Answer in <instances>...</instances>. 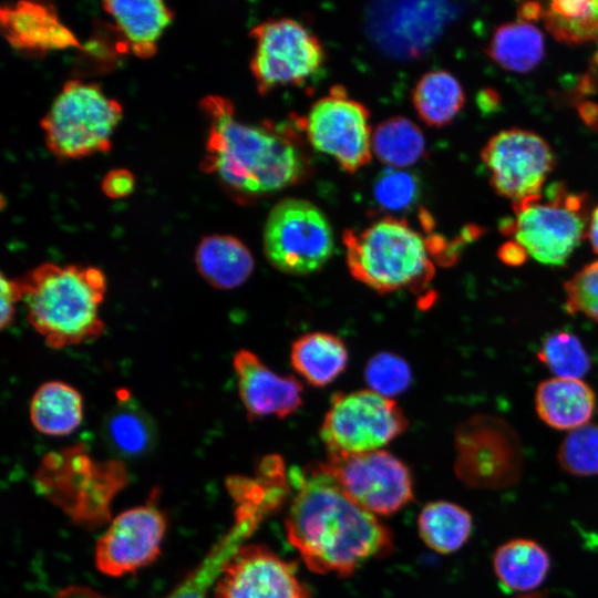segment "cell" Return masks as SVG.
Here are the masks:
<instances>
[{
  "mask_svg": "<svg viewBox=\"0 0 598 598\" xmlns=\"http://www.w3.org/2000/svg\"><path fill=\"white\" fill-rule=\"evenodd\" d=\"M290 478L295 495L285 530L310 570L348 577L369 560L392 551L390 529L316 464L291 470Z\"/></svg>",
  "mask_w": 598,
  "mask_h": 598,
  "instance_id": "cell-1",
  "label": "cell"
},
{
  "mask_svg": "<svg viewBox=\"0 0 598 598\" xmlns=\"http://www.w3.org/2000/svg\"><path fill=\"white\" fill-rule=\"evenodd\" d=\"M199 106L209 124L202 169L237 199L279 192L306 176L308 159L289 124L243 122L218 95L205 96Z\"/></svg>",
  "mask_w": 598,
  "mask_h": 598,
  "instance_id": "cell-2",
  "label": "cell"
},
{
  "mask_svg": "<svg viewBox=\"0 0 598 598\" xmlns=\"http://www.w3.org/2000/svg\"><path fill=\"white\" fill-rule=\"evenodd\" d=\"M31 327L52 349L85 343L105 329L104 272L93 266L43 262L19 278Z\"/></svg>",
  "mask_w": 598,
  "mask_h": 598,
  "instance_id": "cell-3",
  "label": "cell"
},
{
  "mask_svg": "<svg viewBox=\"0 0 598 598\" xmlns=\"http://www.w3.org/2000/svg\"><path fill=\"white\" fill-rule=\"evenodd\" d=\"M342 241L352 277L380 293L421 288L434 275L429 240L404 220L385 217L360 231L347 229Z\"/></svg>",
  "mask_w": 598,
  "mask_h": 598,
  "instance_id": "cell-4",
  "label": "cell"
},
{
  "mask_svg": "<svg viewBox=\"0 0 598 598\" xmlns=\"http://www.w3.org/2000/svg\"><path fill=\"white\" fill-rule=\"evenodd\" d=\"M587 207L585 194L555 182L544 194L514 203L515 218H505L501 231L514 236L538 262L563 266L587 236Z\"/></svg>",
  "mask_w": 598,
  "mask_h": 598,
  "instance_id": "cell-5",
  "label": "cell"
},
{
  "mask_svg": "<svg viewBox=\"0 0 598 598\" xmlns=\"http://www.w3.org/2000/svg\"><path fill=\"white\" fill-rule=\"evenodd\" d=\"M122 105L99 84L65 82L41 121L44 143L60 159H81L112 147Z\"/></svg>",
  "mask_w": 598,
  "mask_h": 598,
  "instance_id": "cell-6",
  "label": "cell"
},
{
  "mask_svg": "<svg viewBox=\"0 0 598 598\" xmlns=\"http://www.w3.org/2000/svg\"><path fill=\"white\" fill-rule=\"evenodd\" d=\"M264 251L280 272L302 276L318 271L333 254L334 240L324 214L299 198L280 200L264 229Z\"/></svg>",
  "mask_w": 598,
  "mask_h": 598,
  "instance_id": "cell-7",
  "label": "cell"
},
{
  "mask_svg": "<svg viewBox=\"0 0 598 598\" xmlns=\"http://www.w3.org/2000/svg\"><path fill=\"white\" fill-rule=\"evenodd\" d=\"M457 477L475 488L514 485L523 471L520 440L504 419L477 414L462 422L454 434Z\"/></svg>",
  "mask_w": 598,
  "mask_h": 598,
  "instance_id": "cell-8",
  "label": "cell"
},
{
  "mask_svg": "<svg viewBox=\"0 0 598 598\" xmlns=\"http://www.w3.org/2000/svg\"><path fill=\"white\" fill-rule=\"evenodd\" d=\"M408 425L394 400L372 390H359L331 398L320 437L329 454H360L382 450Z\"/></svg>",
  "mask_w": 598,
  "mask_h": 598,
  "instance_id": "cell-9",
  "label": "cell"
},
{
  "mask_svg": "<svg viewBox=\"0 0 598 598\" xmlns=\"http://www.w3.org/2000/svg\"><path fill=\"white\" fill-rule=\"evenodd\" d=\"M250 37L255 40L250 70L260 94L282 85H301L324 62L318 38L296 20L264 21L250 31Z\"/></svg>",
  "mask_w": 598,
  "mask_h": 598,
  "instance_id": "cell-10",
  "label": "cell"
},
{
  "mask_svg": "<svg viewBox=\"0 0 598 598\" xmlns=\"http://www.w3.org/2000/svg\"><path fill=\"white\" fill-rule=\"evenodd\" d=\"M316 465L352 501L375 516L395 514L414 498L409 467L386 451L329 454Z\"/></svg>",
  "mask_w": 598,
  "mask_h": 598,
  "instance_id": "cell-11",
  "label": "cell"
},
{
  "mask_svg": "<svg viewBox=\"0 0 598 598\" xmlns=\"http://www.w3.org/2000/svg\"><path fill=\"white\" fill-rule=\"evenodd\" d=\"M302 128L317 151L333 157L348 173L357 172L371 159L369 112L342 87L331 89L311 106Z\"/></svg>",
  "mask_w": 598,
  "mask_h": 598,
  "instance_id": "cell-12",
  "label": "cell"
},
{
  "mask_svg": "<svg viewBox=\"0 0 598 598\" xmlns=\"http://www.w3.org/2000/svg\"><path fill=\"white\" fill-rule=\"evenodd\" d=\"M495 192L514 203L537 196L555 164L547 142L534 132L511 128L493 135L481 152Z\"/></svg>",
  "mask_w": 598,
  "mask_h": 598,
  "instance_id": "cell-13",
  "label": "cell"
},
{
  "mask_svg": "<svg viewBox=\"0 0 598 598\" xmlns=\"http://www.w3.org/2000/svg\"><path fill=\"white\" fill-rule=\"evenodd\" d=\"M166 525L154 497L121 513L96 543L97 569L118 577L148 566L161 553Z\"/></svg>",
  "mask_w": 598,
  "mask_h": 598,
  "instance_id": "cell-14",
  "label": "cell"
},
{
  "mask_svg": "<svg viewBox=\"0 0 598 598\" xmlns=\"http://www.w3.org/2000/svg\"><path fill=\"white\" fill-rule=\"evenodd\" d=\"M216 598H311L296 566L262 545H245L225 563Z\"/></svg>",
  "mask_w": 598,
  "mask_h": 598,
  "instance_id": "cell-15",
  "label": "cell"
},
{
  "mask_svg": "<svg viewBox=\"0 0 598 598\" xmlns=\"http://www.w3.org/2000/svg\"><path fill=\"white\" fill-rule=\"evenodd\" d=\"M460 12L445 1L384 2L369 12V28L379 45L396 56L423 53Z\"/></svg>",
  "mask_w": 598,
  "mask_h": 598,
  "instance_id": "cell-16",
  "label": "cell"
},
{
  "mask_svg": "<svg viewBox=\"0 0 598 598\" xmlns=\"http://www.w3.org/2000/svg\"><path fill=\"white\" fill-rule=\"evenodd\" d=\"M238 392L248 420L283 419L302 405V385L291 375H279L248 349L234 355Z\"/></svg>",
  "mask_w": 598,
  "mask_h": 598,
  "instance_id": "cell-17",
  "label": "cell"
},
{
  "mask_svg": "<svg viewBox=\"0 0 598 598\" xmlns=\"http://www.w3.org/2000/svg\"><path fill=\"white\" fill-rule=\"evenodd\" d=\"M0 21L3 37L19 53L38 56L83 48L51 3L19 1L6 4L1 7Z\"/></svg>",
  "mask_w": 598,
  "mask_h": 598,
  "instance_id": "cell-18",
  "label": "cell"
},
{
  "mask_svg": "<svg viewBox=\"0 0 598 598\" xmlns=\"http://www.w3.org/2000/svg\"><path fill=\"white\" fill-rule=\"evenodd\" d=\"M103 9L124 38L127 50L141 59L156 53L162 34L174 20V12L161 0L105 1Z\"/></svg>",
  "mask_w": 598,
  "mask_h": 598,
  "instance_id": "cell-19",
  "label": "cell"
},
{
  "mask_svg": "<svg viewBox=\"0 0 598 598\" xmlns=\"http://www.w3.org/2000/svg\"><path fill=\"white\" fill-rule=\"evenodd\" d=\"M116 399L103 419L104 442L120 457H141L156 443L155 423L127 390L117 391Z\"/></svg>",
  "mask_w": 598,
  "mask_h": 598,
  "instance_id": "cell-20",
  "label": "cell"
},
{
  "mask_svg": "<svg viewBox=\"0 0 598 598\" xmlns=\"http://www.w3.org/2000/svg\"><path fill=\"white\" fill-rule=\"evenodd\" d=\"M595 406V392L578 379L555 377L540 382L536 389V412L554 429L571 431L587 424Z\"/></svg>",
  "mask_w": 598,
  "mask_h": 598,
  "instance_id": "cell-21",
  "label": "cell"
},
{
  "mask_svg": "<svg viewBox=\"0 0 598 598\" xmlns=\"http://www.w3.org/2000/svg\"><path fill=\"white\" fill-rule=\"evenodd\" d=\"M195 265L204 280L217 289L241 286L254 270V258L247 246L231 235L204 237L195 251Z\"/></svg>",
  "mask_w": 598,
  "mask_h": 598,
  "instance_id": "cell-22",
  "label": "cell"
},
{
  "mask_svg": "<svg viewBox=\"0 0 598 598\" xmlns=\"http://www.w3.org/2000/svg\"><path fill=\"white\" fill-rule=\"evenodd\" d=\"M348 358L344 342L338 336L322 331L300 336L290 350L292 368L315 386L333 382L346 370Z\"/></svg>",
  "mask_w": 598,
  "mask_h": 598,
  "instance_id": "cell-23",
  "label": "cell"
},
{
  "mask_svg": "<svg viewBox=\"0 0 598 598\" xmlns=\"http://www.w3.org/2000/svg\"><path fill=\"white\" fill-rule=\"evenodd\" d=\"M83 410V398L74 386L61 381H49L34 392L29 414L32 425L40 433L63 436L81 424Z\"/></svg>",
  "mask_w": 598,
  "mask_h": 598,
  "instance_id": "cell-24",
  "label": "cell"
},
{
  "mask_svg": "<svg viewBox=\"0 0 598 598\" xmlns=\"http://www.w3.org/2000/svg\"><path fill=\"white\" fill-rule=\"evenodd\" d=\"M493 568L505 588L529 591L543 584L547 577L550 558L537 542L517 538L504 543L496 549Z\"/></svg>",
  "mask_w": 598,
  "mask_h": 598,
  "instance_id": "cell-25",
  "label": "cell"
},
{
  "mask_svg": "<svg viewBox=\"0 0 598 598\" xmlns=\"http://www.w3.org/2000/svg\"><path fill=\"white\" fill-rule=\"evenodd\" d=\"M473 529L471 514L462 506L435 501L426 504L417 517L419 535L425 545L440 554H452L468 540Z\"/></svg>",
  "mask_w": 598,
  "mask_h": 598,
  "instance_id": "cell-26",
  "label": "cell"
},
{
  "mask_svg": "<svg viewBox=\"0 0 598 598\" xmlns=\"http://www.w3.org/2000/svg\"><path fill=\"white\" fill-rule=\"evenodd\" d=\"M545 42L543 33L526 21L498 27L488 45V55L503 69L527 72L543 59Z\"/></svg>",
  "mask_w": 598,
  "mask_h": 598,
  "instance_id": "cell-27",
  "label": "cell"
},
{
  "mask_svg": "<svg viewBox=\"0 0 598 598\" xmlns=\"http://www.w3.org/2000/svg\"><path fill=\"white\" fill-rule=\"evenodd\" d=\"M464 100L458 81L443 70L424 74L413 91V103L419 116L435 127L451 123L463 107Z\"/></svg>",
  "mask_w": 598,
  "mask_h": 598,
  "instance_id": "cell-28",
  "label": "cell"
},
{
  "mask_svg": "<svg viewBox=\"0 0 598 598\" xmlns=\"http://www.w3.org/2000/svg\"><path fill=\"white\" fill-rule=\"evenodd\" d=\"M372 151L382 163L392 167H405L424 156L425 140L413 122L395 116L375 128Z\"/></svg>",
  "mask_w": 598,
  "mask_h": 598,
  "instance_id": "cell-29",
  "label": "cell"
},
{
  "mask_svg": "<svg viewBox=\"0 0 598 598\" xmlns=\"http://www.w3.org/2000/svg\"><path fill=\"white\" fill-rule=\"evenodd\" d=\"M543 19L560 42L577 44L598 39V0L551 1L543 10Z\"/></svg>",
  "mask_w": 598,
  "mask_h": 598,
  "instance_id": "cell-30",
  "label": "cell"
},
{
  "mask_svg": "<svg viewBox=\"0 0 598 598\" xmlns=\"http://www.w3.org/2000/svg\"><path fill=\"white\" fill-rule=\"evenodd\" d=\"M556 378L578 379L588 373L590 358L580 340L567 331L548 334L537 353Z\"/></svg>",
  "mask_w": 598,
  "mask_h": 598,
  "instance_id": "cell-31",
  "label": "cell"
},
{
  "mask_svg": "<svg viewBox=\"0 0 598 598\" xmlns=\"http://www.w3.org/2000/svg\"><path fill=\"white\" fill-rule=\"evenodd\" d=\"M557 458L560 467L573 475H598V424L587 423L569 431Z\"/></svg>",
  "mask_w": 598,
  "mask_h": 598,
  "instance_id": "cell-32",
  "label": "cell"
},
{
  "mask_svg": "<svg viewBox=\"0 0 598 598\" xmlns=\"http://www.w3.org/2000/svg\"><path fill=\"white\" fill-rule=\"evenodd\" d=\"M241 526L215 547L202 564L193 570L165 598H205L210 585L217 581L225 563L236 551L237 534Z\"/></svg>",
  "mask_w": 598,
  "mask_h": 598,
  "instance_id": "cell-33",
  "label": "cell"
},
{
  "mask_svg": "<svg viewBox=\"0 0 598 598\" xmlns=\"http://www.w3.org/2000/svg\"><path fill=\"white\" fill-rule=\"evenodd\" d=\"M364 378L370 390L391 398L409 388L412 372L408 362L401 357L390 352H381L368 361Z\"/></svg>",
  "mask_w": 598,
  "mask_h": 598,
  "instance_id": "cell-34",
  "label": "cell"
},
{
  "mask_svg": "<svg viewBox=\"0 0 598 598\" xmlns=\"http://www.w3.org/2000/svg\"><path fill=\"white\" fill-rule=\"evenodd\" d=\"M566 309L598 321V260L585 265L564 285Z\"/></svg>",
  "mask_w": 598,
  "mask_h": 598,
  "instance_id": "cell-35",
  "label": "cell"
},
{
  "mask_svg": "<svg viewBox=\"0 0 598 598\" xmlns=\"http://www.w3.org/2000/svg\"><path fill=\"white\" fill-rule=\"evenodd\" d=\"M378 204L391 212L412 206L419 195V183L409 172L392 169L379 176L373 188Z\"/></svg>",
  "mask_w": 598,
  "mask_h": 598,
  "instance_id": "cell-36",
  "label": "cell"
},
{
  "mask_svg": "<svg viewBox=\"0 0 598 598\" xmlns=\"http://www.w3.org/2000/svg\"><path fill=\"white\" fill-rule=\"evenodd\" d=\"M1 316L0 327L4 330L9 327L16 313V303L22 301V290L19 279L7 278L1 274Z\"/></svg>",
  "mask_w": 598,
  "mask_h": 598,
  "instance_id": "cell-37",
  "label": "cell"
},
{
  "mask_svg": "<svg viewBox=\"0 0 598 598\" xmlns=\"http://www.w3.org/2000/svg\"><path fill=\"white\" fill-rule=\"evenodd\" d=\"M103 193L113 199H120L131 195L135 187V177L126 168L110 171L102 181Z\"/></svg>",
  "mask_w": 598,
  "mask_h": 598,
  "instance_id": "cell-38",
  "label": "cell"
},
{
  "mask_svg": "<svg viewBox=\"0 0 598 598\" xmlns=\"http://www.w3.org/2000/svg\"><path fill=\"white\" fill-rule=\"evenodd\" d=\"M497 256L508 266H520L526 260L528 254L517 241H507L499 247Z\"/></svg>",
  "mask_w": 598,
  "mask_h": 598,
  "instance_id": "cell-39",
  "label": "cell"
},
{
  "mask_svg": "<svg viewBox=\"0 0 598 598\" xmlns=\"http://www.w3.org/2000/svg\"><path fill=\"white\" fill-rule=\"evenodd\" d=\"M54 598H111L84 586H70L61 590Z\"/></svg>",
  "mask_w": 598,
  "mask_h": 598,
  "instance_id": "cell-40",
  "label": "cell"
},
{
  "mask_svg": "<svg viewBox=\"0 0 598 598\" xmlns=\"http://www.w3.org/2000/svg\"><path fill=\"white\" fill-rule=\"evenodd\" d=\"M499 97L497 93L491 89L483 90L478 94V104L480 107L485 112L495 111L498 106Z\"/></svg>",
  "mask_w": 598,
  "mask_h": 598,
  "instance_id": "cell-41",
  "label": "cell"
},
{
  "mask_svg": "<svg viewBox=\"0 0 598 598\" xmlns=\"http://www.w3.org/2000/svg\"><path fill=\"white\" fill-rule=\"evenodd\" d=\"M543 7L538 2H525L518 8V16L523 21L535 20L543 16Z\"/></svg>",
  "mask_w": 598,
  "mask_h": 598,
  "instance_id": "cell-42",
  "label": "cell"
},
{
  "mask_svg": "<svg viewBox=\"0 0 598 598\" xmlns=\"http://www.w3.org/2000/svg\"><path fill=\"white\" fill-rule=\"evenodd\" d=\"M586 237H588L594 251L598 254V206L591 213Z\"/></svg>",
  "mask_w": 598,
  "mask_h": 598,
  "instance_id": "cell-43",
  "label": "cell"
}]
</instances>
